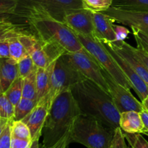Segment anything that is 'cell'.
Here are the masks:
<instances>
[{
  "label": "cell",
  "mask_w": 148,
  "mask_h": 148,
  "mask_svg": "<svg viewBox=\"0 0 148 148\" xmlns=\"http://www.w3.org/2000/svg\"><path fill=\"white\" fill-rule=\"evenodd\" d=\"M116 22L136 29L148 36V12H136L119 10L111 7L103 12Z\"/></svg>",
  "instance_id": "obj_11"
},
{
  "label": "cell",
  "mask_w": 148,
  "mask_h": 148,
  "mask_svg": "<svg viewBox=\"0 0 148 148\" xmlns=\"http://www.w3.org/2000/svg\"><path fill=\"white\" fill-rule=\"evenodd\" d=\"M140 114L142 119V121H143V127H144V130L143 132H148V111H147L145 108H143L140 112Z\"/></svg>",
  "instance_id": "obj_36"
},
{
  "label": "cell",
  "mask_w": 148,
  "mask_h": 148,
  "mask_svg": "<svg viewBox=\"0 0 148 148\" xmlns=\"http://www.w3.org/2000/svg\"><path fill=\"white\" fill-rule=\"evenodd\" d=\"M142 134H145V135L148 136V132H143Z\"/></svg>",
  "instance_id": "obj_39"
},
{
  "label": "cell",
  "mask_w": 148,
  "mask_h": 148,
  "mask_svg": "<svg viewBox=\"0 0 148 148\" xmlns=\"http://www.w3.org/2000/svg\"><path fill=\"white\" fill-rule=\"evenodd\" d=\"M12 120L0 118V148H11Z\"/></svg>",
  "instance_id": "obj_22"
},
{
  "label": "cell",
  "mask_w": 148,
  "mask_h": 148,
  "mask_svg": "<svg viewBox=\"0 0 148 148\" xmlns=\"http://www.w3.org/2000/svg\"><path fill=\"white\" fill-rule=\"evenodd\" d=\"M111 7L128 11L148 12V0H114Z\"/></svg>",
  "instance_id": "obj_19"
},
{
  "label": "cell",
  "mask_w": 148,
  "mask_h": 148,
  "mask_svg": "<svg viewBox=\"0 0 148 148\" xmlns=\"http://www.w3.org/2000/svg\"><path fill=\"white\" fill-rule=\"evenodd\" d=\"M11 130L12 137L23 139V140H32L30 129L27 124L22 120H13L12 122Z\"/></svg>",
  "instance_id": "obj_23"
},
{
  "label": "cell",
  "mask_w": 148,
  "mask_h": 148,
  "mask_svg": "<svg viewBox=\"0 0 148 148\" xmlns=\"http://www.w3.org/2000/svg\"><path fill=\"white\" fill-rule=\"evenodd\" d=\"M56 62L46 68H37L36 70V86H37L38 102L49 94L51 85L52 75Z\"/></svg>",
  "instance_id": "obj_18"
},
{
  "label": "cell",
  "mask_w": 148,
  "mask_h": 148,
  "mask_svg": "<svg viewBox=\"0 0 148 148\" xmlns=\"http://www.w3.org/2000/svg\"><path fill=\"white\" fill-rule=\"evenodd\" d=\"M19 77L18 63L11 58H1L0 91L4 93Z\"/></svg>",
  "instance_id": "obj_16"
},
{
  "label": "cell",
  "mask_w": 148,
  "mask_h": 148,
  "mask_svg": "<svg viewBox=\"0 0 148 148\" xmlns=\"http://www.w3.org/2000/svg\"><path fill=\"white\" fill-rule=\"evenodd\" d=\"M114 0H82L85 9L93 12H103L112 6Z\"/></svg>",
  "instance_id": "obj_26"
},
{
  "label": "cell",
  "mask_w": 148,
  "mask_h": 148,
  "mask_svg": "<svg viewBox=\"0 0 148 148\" xmlns=\"http://www.w3.org/2000/svg\"><path fill=\"white\" fill-rule=\"evenodd\" d=\"M14 14L26 19L30 32L40 41L60 45L67 53L85 50L73 30L38 3L20 0Z\"/></svg>",
  "instance_id": "obj_1"
},
{
  "label": "cell",
  "mask_w": 148,
  "mask_h": 148,
  "mask_svg": "<svg viewBox=\"0 0 148 148\" xmlns=\"http://www.w3.org/2000/svg\"><path fill=\"white\" fill-rule=\"evenodd\" d=\"M80 114L70 88L60 92L53 100L43 126L42 148L52 147L66 135Z\"/></svg>",
  "instance_id": "obj_3"
},
{
  "label": "cell",
  "mask_w": 148,
  "mask_h": 148,
  "mask_svg": "<svg viewBox=\"0 0 148 148\" xmlns=\"http://www.w3.org/2000/svg\"><path fill=\"white\" fill-rule=\"evenodd\" d=\"M63 22L73 31L95 38L92 12L88 9H77L65 13Z\"/></svg>",
  "instance_id": "obj_9"
},
{
  "label": "cell",
  "mask_w": 148,
  "mask_h": 148,
  "mask_svg": "<svg viewBox=\"0 0 148 148\" xmlns=\"http://www.w3.org/2000/svg\"><path fill=\"white\" fill-rule=\"evenodd\" d=\"M147 88H148V85H147Z\"/></svg>",
  "instance_id": "obj_40"
},
{
  "label": "cell",
  "mask_w": 148,
  "mask_h": 148,
  "mask_svg": "<svg viewBox=\"0 0 148 148\" xmlns=\"http://www.w3.org/2000/svg\"><path fill=\"white\" fill-rule=\"evenodd\" d=\"M114 131L92 116L78 115L69 131L70 143H79L87 148H109Z\"/></svg>",
  "instance_id": "obj_4"
},
{
  "label": "cell",
  "mask_w": 148,
  "mask_h": 148,
  "mask_svg": "<svg viewBox=\"0 0 148 148\" xmlns=\"http://www.w3.org/2000/svg\"><path fill=\"white\" fill-rule=\"evenodd\" d=\"M30 148H40V145H39V139L35 140L32 142Z\"/></svg>",
  "instance_id": "obj_37"
},
{
  "label": "cell",
  "mask_w": 148,
  "mask_h": 148,
  "mask_svg": "<svg viewBox=\"0 0 148 148\" xmlns=\"http://www.w3.org/2000/svg\"><path fill=\"white\" fill-rule=\"evenodd\" d=\"M95 38L103 43H115L117 41L114 30V20L103 12H93Z\"/></svg>",
  "instance_id": "obj_14"
},
{
  "label": "cell",
  "mask_w": 148,
  "mask_h": 148,
  "mask_svg": "<svg viewBox=\"0 0 148 148\" xmlns=\"http://www.w3.org/2000/svg\"><path fill=\"white\" fill-rule=\"evenodd\" d=\"M70 140H69V132L62 139H61L58 143H56L54 145L49 148H68L69 145L70 144Z\"/></svg>",
  "instance_id": "obj_34"
},
{
  "label": "cell",
  "mask_w": 148,
  "mask_h": 148,
  "mask_svg": "<svg viewBox=\"0 0 148 148\" xmlns=\"http://www.w3.org/2000/svg\"><path fill=\"white\" fill-rule=\"evenodd\" d=\"M114 30H115L116 35V42L124 41V40L127 38L128 35L130 33V30L127 27L121 25H114Z\"/></svg>",
  "instance_id": "obj_33"
},
{
  "label": "cell",
  "mask_w": 148,
  "mask_h": 148,
  "mask_svg": "<svg viewBox=\"0 0 148 148\" xmlns=\"http://www.w3.org/2000/svg\"><path fill=\"white\" fill-rule=\"evenodd\" d=\"M74 33L82 43V46L95 59L103 70L108 72L121 85L128 89H133L131 82L127 79L119 66L117 64L103 43L95 38L85 36L75 31Z\"/></svg>",
  "instance_id": "obj_5"
},
{
  "label": "cell",
  "mask_w": 148,
  "mask_h": 148,
  "mask_svg": "<svg viewBox=\"0 0 148 148\" xmlns=\"http://www.w3.org/2000/svg\"><path fill=\"white\" fill-rule=\"evenodd\" d=\"M85 79L66 60L64 54L62 55L55 63L52 75L51 85L48 96L53 103V100L60 92L64 90L69 89L72 85Z\"/></svg>",
  "instance_id": "obj_7"
},
{
  "label": "cell",
  "mask_w": 148,
  "mask_h": 148,
  "mask_svg": "<svg viewBox=\"0 0 148 148\" xmlns=\"http://www.w3.org/2000/svg\"><path fill=\"white\" fill-rule=\"evenodd\" d=\"M36 70L32 72L27 77L23 78V98L38 101L37 86H36Z\"/></svg>",
  "instance_id": "obj_20"
},
{
  "label": "cell",
  "mask_w": 148,
  "mask_h": 148,
  "mask_svg": "<svg viewBox=\"0 0 148 148\" xmlns=\"http://www.w3.org/2000/svg\"><path fill=\"white\" fill-rule=\"evenodd\" d=\"M23 78L18 77L10 85L7 90L4 92L14 107L18 105L23 98Z\"/></svg>",
  "instance_id": "obj_21"
},
{
  "label": "cell",
  "mask_w": 148,
  "mask_h": 148,
  "mask_svg": "<svg viewBox=\"0 0 148 148\" xmlns=\"http://www.w3.org/2000/svg\"><path fill=\"white\" fill-rule=\"evenodd\" d=\"M51 105V101L48 95H46L37 103L30 114L22 120L30 129L33 141L40 139L42 136L43 126Z\"/></svg>",
  "instance_id": "obj_10"
},
{
  "label": "cell",
  "mask_w": 148,
  "mask_h": 148,
  "mask_svg": "<svg viewBox=\"0 0 148 148\" xmlns=\"http://www.w3.org/2000/svg\"><path fill=\"white\" fill-rule=\"evenodd\" d=\"M43 6L51 15L63 22L65 13L84 8L82 0H31Z\"/></svg>",
  "instance_id": "obj_15"
},
{
  "label": "cell",
  "mask_w": 148,
  "mask_h": 148,
  "mask_svg": "<svg viewBox=\"0 0 148 148\" xmlns=\"http://www.w3.org/2000/svg\"><path fill=\"white\" fill-rule=\"evenodd\" d=\"M132 50L134 51V53L137 54V56L141 59L142 62L145 64V65L147 66V68L148 69V53H146V52H145L144 51L138 49V48L133 47V46H132Z\"/></svg>",
  "instance_id": "obj_35"
},
{
  "label": "cell",
  "mask_w": 148,
  "mask_h": 148,
  "mask_svg": "<svg viewBox=\"0 0 148 148\" xmlns=\"http://www.w3.org/2000/svg\"><path fill=\"white\" fill-rule=\"evenodd\" d=\"M119 127L126 133H143L144 130L140 112L128 111L120 114Z\"/></svg>",
  "instance_id": "obj_17"
},
{
  "label": "cell",
  "mask_w": 148,
  "mask_h": 148,
  "mask_svg": "<svg viewBox=\"0 0 148 148\" xmlns=\"http://www.w3.org/2000/svg\"><path fill=\"white\" fill-rule=\"evenodd\" d=\"M32 140H23L12 137L11 148H30Z\"/></svg>",
  "instance_id": "obj_32"
},
{
  "label": "cell",
  "mask_w": 148,
  "mask_h": 148,
  "mask_svg": "<svg viewBox=\"0 0 148 148\" xmlns=\"http://www.w3.org/2000/svg\"><path fill=\"white\" fill-rule=\"evenodd\" d=\"M126 140L124 132L120 127H118L114 131V137L109 148H130L127 145Z\"/></svg>",
  "instance_id": "obj_29"
},
{
  "label": "cell",
  "mask_w": 148,
  "mask_h": 148,
  "mask_svg": "<svg viewBox=\"0 0 148 148\" xmlns=\"http://www.w3.org/2000/svg\"><path fill=\"white\" fill-rule=\"evenodd\" d=\"M17 63H18L19 77L23 79L30 75L32 72H35L38 68L33 62L30 54L25 56Z\"/></svg>",
  "instance_id": "obj_27"
},
{
  "label": "cell",
  "mask_w": 148,
  "mask_h": 148,
  "mask_svg": "<svg viewBox=\"0 0 148 148\" xmlns=\"http://www.w3.org/2000/svg\"><path fill=\"white\" fill-rule=\"evenodd\" d=\"M142 103H143L144 108H145L147 111H148V96L144 100V101H142Z\"/></svg>",
  "instance_id": "obj_38"
},
{
  "label": "cell",
  "mask_w": 148,
  "mask_h": 148,
  "mask_svg": "<svg viewBox=\"0 0 148 148\" xmlns=\"http://www.w3.org/2000/svg\"><path fill=\"white\" fill-rule=\"evenodd\" d=\"M70 90L81 114L95 117L113 131L119 127L120 112L111 95L101 87L85 79L72 85Z\"/></svg>",
  "instance_id": "obj_2"
},
{
  "label": "cell",
  "mask_w": 148,
  "mask_h": 148,
  "mask_svg": "<svg viewBox=\"0 0 148 148\" xmlns=\"http://www.w3.org/2000/svg\"><path fill=\"white\" fill-rule=\"evenodd\" d=\"M38 101L22 98L18 105L15 107L14 120H23L34 108Z\"/></svg>",
  "instance_id": "obj_24"
},
{
  "label": "cell",
  "mask_w": 148,
  "mask_h": 148,
  "mask_svg": "<svg viewBox=\"0 0 148 148\" xmlns=\"http://www.w3.org/2000/svg\"><path fill=\"white\" fill-rule=\"evenodd\" d=\"M0 57H10L9 39L4 36H0Z\"/></svg>",
  "instance_id": "obj_31"
},
{
  "label": "cell",
  "mask_w": 148,
  "mask_h": 148,
  "mask_svg": "<svg viewBox=\"0 0 148 148\" xmlns=\"http://www.w3.org/2000/svg\"><path fill=\"white\" fill-rule=\"evenodd\" d=\"M64 56L69 64L85 79L93 82L109 93V87L103 73V69L86 49L73 53H66Z\"/></svg>",
  "instance_id": "obj_6"
},
{
  "label": "cell",
  "mask_w": 148,
  "mask_h": 148,
  "mask_svg": "<svg viewBox=\"0 0 148 148\" xmlns=\"http://www.w3.org/2000/svg\"><path fill=\"white\" fill-rule=\"evenodd\" d=\"M124 134L131 148H148V142L141 133L124 132Z\"/></svg>",
  "instance_id": "obj_28"
},
{
  "label": "cell",
  "mask_w": 148,
  "mask_h": 148,
  "mask_svg": "<svg viewBox=\"0 0 148 148\" xmlns=\"http://www.w3.org/2000/svg\"><path fill=\"white\" fill-rule=\"evenodd\" d=\"M15 107L8 99L5 93L0 95V118L7 120H14Z\"/></svg>",
  "instance_id": "obj_25"
},
{
  "label": "cell",
  "mask_w": 148,
  "mask_h": 148,
  "mask_svg": "<svg viewBox=\"0 0 148 148\" xmlns=\"http://www.w3.org/2000/svg\"><path fill=\"white\" fill-rule=\"evenodd\" d=\"M103 73L109 87V93L114 104L120 114L128 111L140 112L144 108L142 102L132 94L130 89L117 82L109 74L103 69Z\"/></svg>",
  "instance_id": "obj_8"
},
{
  "label": "cell",
  "mask_w": 148,
  "mask_h": 148,
  "mask_svg": "<svg viewBox=\"0 0 148 148\" xmlns=\"http://www.w3.org/2000/svg\"><path fill=\"white\" fill-rule=\"evenodd\" d=\"M103 44L107 48V49L111 53L112 57L114 58V60L116 61L117 64L121 68V69L124 72L127 79L131 82L133 87V90L135 91L137 95L139 96L141 102L144 101L148 96V88L145 82L136 73V72L130 66V64L119 53H117L108 43H103Z\"/></svg>",
  "instance_id": "obj_12"
},
{
  "label": "cell",
  "mask_w": 148,
  "mask_h": 148,
  "mask_svg": "<svg viewBox=\"0 0 148 148\" xmlns=\"http://www.w3.org/2000/svg\"><path fill=\"white\" fill-rule=\"evenodd\" d=\"M135 40L137 42V48L144 51L148 53V36L143 32L136 29H132Z\"/></svg>",
  "instance_id": "obj_30"
},
{
  "label": "cell",
  "mask_w": 148,
  "mask_h": 148,
  "mask_svg": "<svg viewBox=\"0 0 148 148\" xmlns=\"http://www.w3.org/2000/svg\"><path fill=\"white\" fill-rule=\"evenodd\" d=\"M107 43H108L117 53H119L130 64L136 73L148 85V69L132 50V46L125 42V40Z\"/></svg>",
  "instance_id": "obj_13"
}]
</instances>
